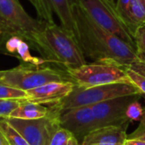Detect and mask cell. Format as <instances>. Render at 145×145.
<instances>
[{
    "label": "cell",
    "mask_w": 145,
    "mask_h": 145,
    "mask_svg": "<svg viewBox=\"0 0 145 145\" xmlns=\"http://www.w3.org/2000/svg\"><path fill=\"white\" fill-rule=\"evenodd\" d=\"M142 95H128L111 99L91 106L97 127L128 126L131 122L127 117L128 106L134 101L139 100Z\"/></svg>",
    "instance_id": "cell-9"
},
{
    "label": "cell",
    "mask_w": 145,
    "mask_h": 145,
    "mask_svg": "<svg viewBox=\"0 0 145 145\" xmlns=\"http://www.w3.org/2000/svg\"><path fill=\"white\" fill-rule=\"evenodd\" d=\"M126 71L132 82L139 89L142 94H145V74L133 69L132 67L126 68Z\"/></svg>",
    "instance_id": "cell-21"
},
{
    "label": "cell",
    "mask_w": 145,
    "mask_h": 145,
    "mask_svg": "<svg viewBox=\"0 0 145 145\" xmlns=\"http://www.w3.org/2000/svg\"><path fill=\"white\" fill-rule=\"evenodd\" d=\"M46 24V21L29 15L18 0H0V48L14 36L30 45Z\"/></svg>",
    "instance_id": "cell-3"
},
{
    "label": "cell",
    "mask_w": 145,
    "mask_h": 145,
    "mask_svg": "<svg viewBox=\"0 0 145 145\" xmlns=\"http://www.w3.org/2000/svg\"><path fill=\"white\" fill-rule=\"evenodd\" d=\"M128 126H106L90 132L83 138L82 145H123L127 138Z\"/></svg>",
    "instance_id": "cell-12"
},
{
    "label": "cell",
    "mask_w": 145,
    "mask_h": 145,
    "mask_svg": "<svg viewBox=\"0 0 145 145\" xmlns=\"http://www.w3.org/2000/svg\"><path fill=\"white\" fill-rule=\"evenodd\" d=\"M131 0H118L116 6V9L118 11V13L120 14V15L121 16V18L124 20V18L126 16L127 11V8L129 6Z\"/></svg>",
    "instance_id": "cell-26"
},
{
    "label": "cell",
    "mask_w": 145,
    "mask_h": 145,
    "mask_svg": "<svg viewBox=\"0 0 145 145\" xmlns=\"http://www.w3.org/2000/svg\"><path fill=\"white\" fill-rule=\"evenodd\" d=\"M72 10L75 35L85 57L94 61L110 60L124 68L142 61L133 47L98 25L76 0H72Z\"/></svg>",
    "instance_id": "cell-1"
},
{
    "label": "cell",
    "mask_w": 145,
    "mask_h": 145,
    "mask_svg": "<svg viewBox=\"0 0 145 145\" xmlns=\"http://www.w3.org/2000/svg\"><path fill=\"white\" fill-rule=\"evenodd\" d=\"M132 68L141 72V73L145 74V62H144V61H141V62L134 65L133 66H132Z\"/></svg>",
    "instance_id": "cell-28"
},
{
    "label": "cell",
    "mask_w": 145,
    "mask_h": 145,
    "mask_svg": "<svg viewBox=\"0 0 145 145\" xmlns=\"http://www.w3.org/2000/svg\"><path fill=\"white\" fill-rule=\"evenodd\" d=\"M29 46L37 50L46 62L63 66L65 70L87 64L75 33L54 22H47L43 31Z\"/></svg>",
    "instance_id": "cell-2"
},
{
    "label": "cell",
    "mask_w": 145,
    "mask_h": 145,
    "mask_svg": "<svg viewBox=\"0 0 145 145\" xmlns=\"http://www.w3.org/2000/svg\"><path fill=\"white\" fill-rule=\"evenodd\" d=\"M0 145H8L7 140L5 139L4 136L3 135V133L0 132Z\"/></svg>",
    "instance_id": "cell-30"
},
{
    "label": "cell",
    "mask_w": 145,
    "mask_h": 145,
    "mask_svg": "<svg viewBox=\"0 0 145 145\" xmlns=\"http://www.w3.org/2000/svg\"><path fill=\"white\" fill-rule=\"evenodd\" d=\"M110 1H111V2H114V0H110Z\"/></svg>",
    "instance_id": "cell-31"
},
{
    "label": "cell",
    "mask_w": 145,
    "mask_h": 145,
    "mask_svg": "<svg viewBox=\"0 0 145 145\" xmlns=\"http://www.w3.org/2000/svg\"><path fill=\"white\" fill-rule=\"evenodd\" d=\"M59 108L56 105H44L24 100L9 116L8 118L20 120H37L53 115Z\"/></svg>",
    "instance_id": "cell-13"
},
{
    "label": "cell",
    "mask_w": 145,
    "mask_h": 145,
    "mask_svg": "<svg viewBox=\"0 0 145 145\" xmlns=\"http://www.w3.org/2000/svg\"><path fill=\"white\" fill-rule=\"evenodd\" d=\"M123 145H145V141L139 139H129L127 138Z\"/></svg>",
    "instance_id": "cell-27"
},
{
    "label": "cell",
    "mask_w": 145,
    "mask_h": 145,
    "mask_svg": "<svg viewBox=\"0 0 145 145\" xmlns=\"http://www.w3.org/2000/svg\"><path fill=\"white\" fill-rule=\"evenodd\" d=\"M71 81L65 70L48 65H37L28 63L0 71V82L12 88L28 91L49 82Z\"/></svg>",
    "instance_id": "cell-4"
},
{
    "label": "cell",
    "mask_w": 145,
    "mask_h": 145,
    "mask_svg": "<svg viewBox=\"0 0 145 145\" xmlns=\"http://www.w3.org/2000/svg\"><path fill=\"white\" fill-rule=\"evenodd\" d=\"M71 136L72 134L69 131L59 126L54 132L49 145H67V143Z\"/></svg>",
    "instance_id": "cell-23"
},
{
    "label": "cell",
    "mask_w": 145,
    "mask_h": 145,
    "mask_svg": "<svg viewBox=\"0 0 145 145\" xmlns=\"http://www.w3.org/2000/svg\"><path fill=\"white\" fill-rule=\"evenodd\" d=\"M67 145H82V144L72 135L71 137V138L69 139V141L67 143Z\"/></svg>",
    "instance_id": "cell-29"
},
{
    "label": "cell",
    "mask_w": 145,
    "mask_h": 145,
    "mask_svg": "<svg viewBox=\"0 0 145 145\" xmlns=\"http://www.w3.org/2000/svg\"><path fill=\"white\" fill-rule=\"evenodd\" d=\"M136 51L142 61L145 62V25L140 26L133 35Z\"/></svg>",
    "instance_id": "cell-20"
},
{
    "label": "cell",
    "mask_w": 145,
    "mask_h": 145,
    "mask_svg": "<svg viewBox=\"0 0 145 145\" xmlns=\"http://www.w3.org/2000/svg\"><path fill=\"white\" fill-rule=\"evenodd\" d=\"M135 94L143 95L133 84L113 83L88 88H79L75 85L71 93L56 105L61 112L77 107L90 106L121 96Z\"/></svg>",
    "instance_id": "cell-6"
},
{
    "label": "cell",
    "mask_w": 145,
    "mask_h": 145,
    "mask_svg": "<svg viewBox=\"0 0 145 145\" xmlns=\"http://www.w3.org/2000/svg\"><path fill=\"white\" fill-rule=\"evenodd\" d=\"M35 7L37 16L41 20H49L52 18L53 10L48 0H29Z\"/></svg>",
    "instance_id": "cell-19"
},
{
    "label": "cell",
    "mask_w": 145,
    "mask_h": 145,
    "mask_svg": "<svg viewBox=\"0 0 145 145\" xmlns=\"http://www.w3.org/2000/svg\"><path fill=\"white\" fill-rule=\"evenodd\" d=\"M24 100H8L0 99V118L8 119L10 114L23 102Z\"/></svg>",
    "instance_id": "cell-22"
},
{
    "label": "cell",
    "mask_w": 145,
    "mask_h": 145,
    "mask_svg": "<svg viewBox=\"0 0 145 145\" xmlns=\"http://www.w3.org/2000/svg\"><path fill=\"white\" fill-rule=\"evenodd\" d=\"M59 121L60 127L69 131L81 144L85 136L98 128L91 106H82L61 111Z\"/></svg>",
    "instance_id": "cell-10"
},
{
    "label": "cell",
    "mask_w": 145,
    "mask_h": 145,
    "mask_svg": "<svg viewBox=\"0 0 145 145\" xmlns=\"http://www.w3.org/2000/svg\"><path fill=\"white\" fill-rule=\"evenodd\" d=\"M129 139H139L145 141V109H144V114L140 120L138 127L130 135H127Z\"/></svg>",
    "instance_id": "cell-25"
},
{
    "label": "cell",
    "mask_w": 145,
    "mask_h": 145,
    "mask_svg": "<svg viewBox=\"0 0 145 145\" xmlns=\"http://www.w3.org/2000/svg\"><path fill=\"white\" fill-rule=\"evenodd\" d=\"M0 132L8 145H29L26 140L5 119L0 120Z\"/></svg>",
    "instance_id": "cell-17"
},
{
    "label": "cell",
    "mask_w": 145,
    "mask_h": 145,
    "mask_svg": "<svg viewBox=\"0 0 145 145\" xmlns=\"http://www.w3.org/2000/svg\"><path fill=\"white\" fill-rule=\"evenodd\" d=\"M124 21L133 34L145 25V0H131Z\"/></svg>",
    "instance_id": "cell-15"
},
{
    "label": "cell",
    "mask_w": 145,
    "mask_h": 145,
    "mask_svg": "<svg viewBox=\"0 0 145 145\" xmlns=\"http://www.w3.org/2000/svg\"><path fill=\"white\" fill-rule=\"evenodd\" d=\"M3 48L8 53L15 54L24 63H28L37 65H44L46 63V61L42 58L32 56L30 53L29 44L20 37L14 36L9 37L5 42Z\"/></svg>",
    "instance_id": "cell-14"
},
{
    "label": "cell",
    "mask_w": 145,
    "mask_h": 145,
    "mask_svg": "<svg viewBox=\"0 0 145 145\" xmlns=\"http://www.w3.org/2000/svg\"><path fill=\"white\" fill-rule=\"evenodd\" d=\"M27 93L0 82V99L8 100H27Z\"/></svg>",
    "instance_id": "cell-18"
},
{
    "label": "cell",
    "mask_w": 145,
    "mask_h": 145,
    "mask_svg": "<svg viewBox=\"0 0 145 145\" xmlns=\"http://www.w3.org/2000/svg\"><path fill=\"white\" fill-rule=\"evenodd\" d=\"M144 114V109L142 108L138 100L132 103L127 110V117L130 121H140Z\"/></svg>",
    "instance_id": "cell-24"
},
{
    "label": "cell",
    "mask_w": 145,
    "mask_h": 145,
    "mask_svg": "<svg viewBox=\"0 0 145 145\" xmlns=\"http://www.w3.org/2000/svg\"><path fill=\"white\" fill-rule=\"evenodd\" d=\"M76 1L98 25L120 37L136 50L134 37L118 13L115 2H111L110 0Z\"/></svg>",
    "instance_id": "cell-7"
},
{
    "label": "cell",
    "mask_w": 145,
    "mask_h": 145,
    "mask_svg": "<svg viewBox=\"0 0 145 145\" xmlns=\"http://www.w3.org/2000/svg\"><path fill=\"white\" fill-rule=\"evenodd\" d=\"M53 11L58 15L64 28L75 33V18L72 10V0H48Z\"/></svg>",
    "instance_id": "cell-16"
},
{
    "label": "cell",
    "mask_w": 145,
    "mask_h": 145,
    "mask_svg": "<svg viewBox=\"0 0 145 145\" xmlns=\"http://www.w3.org/2000/svg\"><path fill=\"white\" fill-rule=\"evenodd\" d=\"M74 87L75 83L71 81L49 82L26 91V101L44 105H57L71 93Z\"/></svg>",
    "instance_id": "cell-11"
},
{
    "label": "cell",
    "mask_w": 145,
    "mask_h": 145,
    "mask_svg": "<svg viewBox=\"0 0 145 145\" xmlns=\"http://www.w3.org/2000/svg\"><path fill=\"white\" fill-rule=\"evenodd\" d=\"M59 110L53 115L37 120L5 119L26 140L29 145H49L50 140L60 126L59 121Z\"/></svg>",
    "instance_id": "cell-8"
},
{
    "label": "cell",
    "mask_w": 145,
    "mask_h": 145,
    "mask_svg": "<svg viewBox=\"0 0 145 145\" xmlns=\"http://www.w3.org/2000/svg\"><path fill=\"white\" fill-rule=\"evenodd\" d=\"M65 71L71 81L79 88H88L113 83L133 84L127 74L126 68L110 60L87 63L76 68L65 69Z\"/></svg>",
    "instance_id": "cell-5"
}]
</instances>
